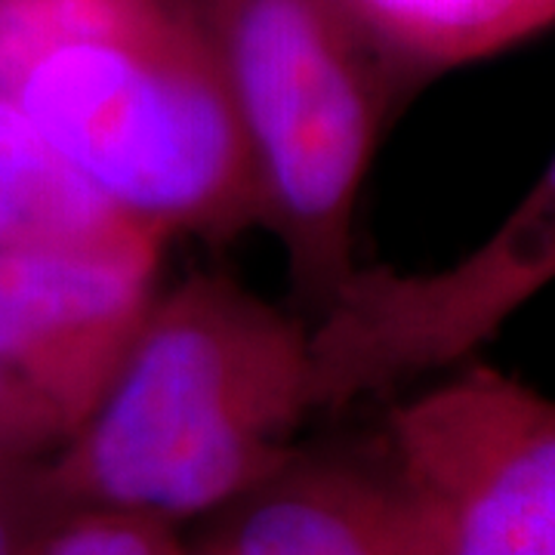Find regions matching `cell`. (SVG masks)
Wrapping results in <instances>:
<instances>
[{
    "mask_svg": "<svg viewBox=\"0 0 555 555\" xmlns=\"http://www.w3.org/2000/svg\"><path fill=\"white\" fill-rule=\"evenodd\" d=\"M309 414V324L204 272L160 291L100 404L43 473L65 509L179 525L284 469Z\"/></svg>",
    "mask_w": 555,
    "mask_h": 555,
    "instance_id": "cell-2",
    "label": "cell"
},
{
    "mask_svg": "<svg viewBox=\"0 0 555 555\" xmlns=\"http://www.w3.org/2000/svg\"><path fill=\"white\" fill-rule=\"evenodd\" d=\"M0 90V250H164Z\"/></svg>",
    "mask_w": 555,
    "mask_h": 555,
    "instance_id": "cell-8",
    "label": "cell"
},
{
    "mask_svg": "<svg viewBox=\"0 0 555 555\" xmlns=\"http://www.w3.org/2000/svg\"><path fill=\"white\" fill-rule=\"evenodd\" d=\"M386 463L444 555H555V398L488 364L398 401Z\"/></svg>",
    "mask_w": 555,
    "mask_h": 555,
    "instance_id": "cell-5",
    "label": "cell"
},
{
    "mask_svg": "<svg viewBox=\"0 0 555 555\" xmlns=\"http://www.w3.org/2000/svg\"><path fill=\"white\" fill-rule=\"evenodd\" d=\"M555 281V158L488 238L451 266H358L309 324L315 411L433 377L481 349Z\"/></svg>",
    "mask_w": 555,
    "mask_h": 555,
    "instance_id": "cell-4",
    "label": "cell"
},
{
    "mask_svg": "<svg viewBox=\"0 0 555 555\" xmlns=\"http://www.w3.org/2000/svg\"><path fill=\"white\" fill-rule=\"evenodd\" d=\"M182 555H225V553H222L219 546H214V543L207 540L204 546H198V550H185V553H182Z\"/></svg>",
    "mask_w": 555,
    "mask_h": 555,
    "instance_id": "cell-12",
    "label": "cell"
},
{
    "mask_svg": "<svg viewBox=\"0 0 555 555\" xmlns=\"http://www.w3.org/2000/svg\"><path fill=\"white\" fill-rule=\"evenodd\" d=\"M219 516L210 543L225 555H444L386 460L297 454Z\"/></svg>",
    "mask_w": 555,
    "mask_h": 555,
    "instance_id": "cell-7",
    "label": "cell"
},
{
    "mask_svg": "<svg viewBox=\"0 0 555 555\" xmlns=\"http://www.w3.org/2000/svg\"><path fill=\"white\" fill-rule=\"evenodd\" d=\"M164 250H0V367L68 426L100 404L160 294Z\"/></svg>",
    "mask_w": 555,
    "mask_h": 555,
    "instance_id": "cell-6",
    "label": "cell"
},
{
    "mask_svg": "<svg viewBox=\"0 0 555 555\" xmlns=\"http://www.w3.org/2000/svg\"><path fill=\"white\" fill-rule=\"evenodd\" d=\"M177 525L118 509H68L35 555H182Z\"/></svg>",
    "mask_w": 555,
    "mask_h": 555,
    "instance_id": "cell-9",
    "label": "cell"
},
{
    "mask_svg": "<svg viewBox=\"0 0 555 555\" xmlns=\"http://www.w3.org/2000/svg\"><path fill=\"white\" fill-rule=\"evenodd\" d=\"M0 90L105 198L167 241L259 225L198 0H0Z\"/></svg>",
    "mask_w": 555,
    "mask_h": 555,
    "instance_id": "cell-1",
    "label": "cell"
},
{
    "mask_svg": "<svg viewBox=\"0 0 555 555\" xmlns=\"http://www.w3.org/2000/svg\"><path fill=\"white\" fill-rule=\"evenodd\" d=\"M238 115L259 225L324 306L356 272L358 195L401 65L356 0H198Z\"/></svg>",
    "mask_w": 555,
    "mask_h": 555,
    "instance_id": "cell-3",
    "label": "cell"
},
{
    "mask_svg": "<svg viewBox=\"0 0 555 555\" xmlns=\"http://www.w3.org/2000/svg\"><path fill=\"white\" fill-rule=\"evenodd\" d=\"M43 463H0V555H35L68 513L50 491Z\"/></svg>",
    "mask_w": 555,
    "mask_h": 555,
    "instance_id": "cell-10",
    "label": "cell"
},
{
    "mask_svg": "<svg viewBox=\"0 0 555 555\" xmlns=\"http://www.w3.org/2000/svg\"><path fill=\"white\" fill-rule=\"evenodd\" d=\"M68 438V426L43 398L0 367V463L47 460Z\"/></svg>",
    "mask_w": 555,
    "mask_h": 555,
    "instance_id": "cell-11",
    "label": "cell"
}]
</instances>
